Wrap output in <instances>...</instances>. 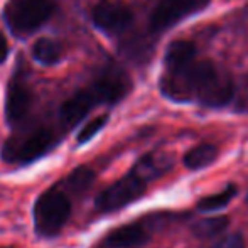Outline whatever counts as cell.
<instances>
[{
  "label": "cell",
  "mask_w": 248,
  "mask_h": 248,
  "mask_svg": "<svg viewBox=\"0 0 248 248\" xmlns=\"http://www.w3.org/2000/svg\"><path fill=\"white\" fill-rule=\"evenodd\" d=\"M162 95L172 101H196L202 107L219 108L233 98V83L209 59L194 58L181 68L166 69L160 79Z\"/></svg>",
  "instance_id": "1"
},
{
  "label": "cell",
  "mask_w": 248,
  "mask_h": 248,
  "mask_svg": "<svg viewBox=\"0 0 248 248\" xmlns=\"http://www.w3.org/2000/svg\"><path fill=\"white\" fill-rule=\"evenodd\" d=\"M71 216V199L59 187L44 191L34 204V225L41 236H56Z\"/></svg>",
  "instance_id": "2"
},
{
  "label": "cell",
  "mask_w": 248,
  "mask_h": 248,
  "mask_svg": "<svg viewBox=\"0 0 248 248\" xmlns=\"http://www.w3.org/2000/svg\"><path fill=\"white\" fill-rule=\"evenodd\" d=\"M54 9L52 0H9L3 17L14 34L24 36L39 29L54 14Z\"/></svg>",
  "instance_id": "3"
},
{
  "label": "cell",
  "mask_w": 248,
  "mask_h": 248,
  "mask_svg": "<svg viewBox=\"0 0 248 248\" xmlns=\"http://www.w3.org/2000/svg\"><path fill=\"white\" fill-rule=\"evenodd\" d=\"M56 145V135L49 128H36L27 135L9 140L3 147L7 162H32Z\"/></svg>",
  "instance_id": "4"
},
{
  "label": "cell",
  "mask_w": 248,
  "mask_h": 248,
  "mask_svg": "<svg viewBox=\"0 0 248 248\" xmlns=\"http://www.w3.org/2000/svg\"><path fill=\"white\" fill-rule=\"evenodd\" d=\"M145 191V181L135 172L118 179L105 191H101L96 198V208L103 213H111L125 208L127 204L139 199Z\"/></svg>",
  "instance_id": "5"
},
{
  "label": "cell",
  "mask_w": 248,
  "mask_h": 248,
  "mask_svg": "<svg viewBox=\"0 0 248 248\" xmlns=\"http://www.w3.org/2000/svg\"><path fill=\"white\" fill-rule=\"evenodd\" d=\"M209 2L211 0H159L150 14V29L154 32H162L179 20L201 12Z\"/></svg>",
  "instance_id": "6"
},
{
  "label": "cell",
  "mask_w": 248,
  "mask_h": 248,
  "mask_svg": "<svg viewBox=\"0 0 248 248\" xmlns=\"http://www.w3.org/2000/svg\"><path fill=\"white\" fill-rule=\"evenodd\" d=\"M92 19L93 24L103 32L118 34L130 26L134 20V14L128 7L122 5V3L103 0L93 7Z\"/></svg>",
  "instance_id": "7"
},
{
  "label": "cell",
  "mask_w": 248,
  "mask_h": 248,
  "mask_svg": "<svg viewBox=\"0 0 248 248\" xmlns=\"http://www.w3.org/2000/svg\"><path fill=\"white\" fill-rule=\"evenodd\" d=\"M98 103H117L130 90V79L124 71L117 68H108L90 86Z\"/></svg>",
  "instance_id": "8"
},
{
  "label": "cell",
  "mask_w": 248,
  "mask_h": 248,
  "mask_svg": "<svg viewBox=\"0 0 248 248\" xmlns=\"http://www.w3.org/2000/svg\"><path fill=\"white\" fill-rule=\"evenodd\" d=\"M32 105V93L29 86L20 78H14L9 83L5 96V117L9 124H17L20 122L31 110Z\"/></svg>",
  "instance_id": "9"
},
{
  "label": "cell",
  "mask_w": 248,
  "mask_h": 248,
  "mask_svg": "<svg viewBox=\"0 0 248 248\" xmlns=\"http://www.w3.org/2000/svg\"><path fill=\"white\" fill-rule=\"evenodd\" d=\"M96 103H98V101H96L95 95H93L90 88L75 93L71 98H68L61 105V110H59L61 122L68 128L75 127L78 122H81L83 118L86 117V113H88Z\"/></svg>",
  "instance_id": "10"
},
{
  "label": "cell",
  "mask_w": 248,
  "mask_h": 248,
  "mask_svg": "<svg viewBox=\"0 0 248 248\" xmlns=\"http://www.w3.org/2000/svg\"><path fill=\"white\" fill-rule=\"evenodd\" d=\"M149 240V233L140 223H130L124 225L120 228H115L113 232L108 233L105 238V243L111 248H130L144 245Z\"/></svg>",
  "instance_id": "11"
},
{
  "label": "cell",
  "mask_w": 248,
  "mask_h": 248,
  "mask_svg": "<svg viewBox=\"0 0 248 248\" xmlns=\"http://www.w3.org/2000/svg\"><path fill=\"white\" fill-rule=\"evenodd\" d=\"M196 58V46L189 41H174L166 52V69L181 68Z\"/></svg>",
  "instance_id": "12"
},
{
  "label": "cell",
  "mask_w": 248,
  "mask_h": 248,
  "mask_svg": "<svg viewBox=\"0 0 248 248\" xmlns=\"http://www.w3.org/2000/svg\"><path fill=\"white\" fill-rule=\"evenodd\" d=\"M218 157V147L213 144L196 145L184 155V166L191 170L204 169L209 164H213Z\"/></svg>",
  "instance_id": "13"
},
{
  "label": "cell",
  "mask_w": 248,
  "mask_h": 248,
  "mask_svg": "<svg viewBox=\"0 0 248 248\" xmlns=\"http://www.w3.org/2000/svg\"><path fill=\"white\" fill-rule=\"evenodd\" d=\"M61 46L59 43L49 39V37H41L34 43L32 46V56L36 61H39L41 64H54V62L59 61L61 58Z\"/></svg>",
  "instance_id": "14"
},
{
  "label": "cell",
  "mask_w": 248,
  "mask_h": 248,
  "mask_svg": "<svg viewBox=\"0 0 248 248\" xmlns=\"http://www.w3.org/2000/svg\"><path fill=\"white\" fill-rule=\"evenodd\" d=\"M228 226L226 216H215V218H202L198 219L193 225V233L199 238H211L223 232Z\"/></svg>",
  "instance_id": "15"
},
{
  "label": "cell",
  "mask_w": 248,
  "mask_h": 248,
  "mask_svg": "<svg viewBox=\"0 0 248 248\" xmlns=\"http://www.w3.org/2000/svg\"><path fill=\"white\" fill-rule=\"evenodd\" d=\"M167 166H169V162H166V159H159L157 155H147L135 166L134 172L137 174L139 177H142L144 181H147V179H152V177H157V176H160V174H164Z\"/></svg>",
  "instance_id": "16"
},
{
  "label": "cell",
  "mask_w": 248,
  "mask_h": 248,
  "mask_svg": "<svg viewBox=\"0 0 248 248\" xmlns=\"http://www.w3.org/2000/svg\"><path fill=\"white\" fill-rule=\"evenodd\" d=\"M236 194V187L235 186H228L226 189H223L221 193H216L213 196L202 198L201 201L198 202V208L201 211H216V209H221L235 198Z\"/></svg>",
  "instance_id": "17"
},
{
  "label": "cell",
  "mask_w": 248,
  "mask_h": 248,
  "mask_svg": "<svg viewBox=\"0 0 248 248\" xmlns=\"http://www.w3.org/2000/svg\"><path fill=\"white\" fill-rule=\"evenodd\" d=\"M93 177H95V174H93L92 169H88V167H78V169L73 170V172L66 177V184H68L73 191L81 193V191H86L92 186Z\"/></svg>",
  "instance_id": "18"
},
{
  "label": "cell",
  "mask_w": 248,
  "mask_h": 248,
  "mask_svg": "<svg viewBox=\"0 0 248 248\" xmlns=\"http://www.w3.org/2000/svg\"><path fill=\"white\" fill-rule=\"evenodd\" d=\"M108 122V115H100V117L93 118V120H90L88 124L85 125V127L79 130L78 134V144H86L88 140H92L93 137H95L96 134L101 130V128L107 125Z\"/></svg>",
  "instance_id": "19"
},
{
  "label": "cell",
  "mask_w": 248,
  "mask_h": 248,
  "mask_svg": "<svg viewBox=\"0 0 248 248\" xmlns=\"http://www.w3.org/2000/svg\"><path fill=\"white\" fill-rule=\"evenodd\" d=\"M213 248H245V242L240 235H228L219 240Z\"/></svg>",
  "instance_id": "20"
},
{
  "label": "cell",
  "mask_w": 248,
  "mask_h": 248,
  "mask_svg": "<svg viewBox=\"0 0 248 248\" xmlns=\"http://www.w3.org/2000/svg\"><path fill=\"white\" fill-rule=\"evenodd\" d=\"M7 56H9V43H7L5 36L0 32V64L5 62Z\"/></svg>",
  "instance_id": "21"
},
{
  "label": "cell",
  "mask_w": 248,
  "mask_h": 248,
  "mask_svg": "<svg viewBox=\"0 0 248 248\" xmlns=\"http://www.w3.org/2000/svg\"><path fill=\"white\" fill-rule=\"evenodd\" d=\"M247 201H248V199H247Z\"/></svg>",
  "instance_id": "22"
}]
</instances>
